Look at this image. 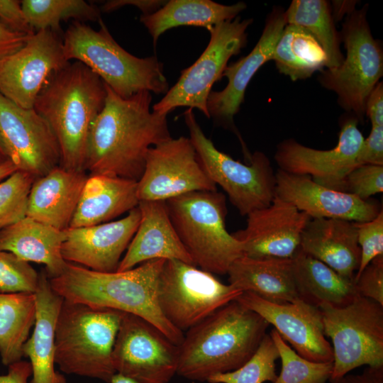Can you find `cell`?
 <instances>
[{
    "label": "cell",
    "mask_w": 383,
    "mask_h": 383,
    "mask_svg": "<svg viewBox=\"0 0 383 383\" xmlns=\"http://www.w3.org/2000/svg\"><path fill=\"white\" fill-rule=\"evenodd\" d=\"M106 87L104 106L89 136L85 171L138 182L149 149L172 138L167 115L150 111L148 91L122 98Z\"/></svg>",
    "instance_id": "6da1fadb"
},
{
    "label": "cell",
    "mask_w": 383,
    "mask_h": 383,
    "mask_svg": "<svg viewBox=\"0 0 383 383\" xmlns=\"http://www.w3.org/2000/svg\"><path fill=\"white\" fill-rule=\"evenodd\" d=\"M165 260H151L128 270L111 272L67 262L62 272L49 281L53 291L65 300L140 316L179 345L183 332L167 320L158 302V279Z\"/></svg>",
    "instance_id": "7a4b0ae2"
},
{
    "label": "cell",
    "mask_w": 383,
    "mask_h": 383,
    "mask_svg": "<svg viewBox=\"0 0 383 383\" xmlns=\"http://www.w3.org/2000/svg\"><path fill=\"white\" fill-rule=\"evenodd\" d=\"M270 324L236 300L187 331L179 346L177 374L207 381L235 370L254 355Z\"/></svg>",
    "instance_id": "3957f363"
},
{
    "label": "cell",
    "mask_w": 383,
    "mask_h": 383,
    "mask_svg": "<svg viewBox=\"0 0 383 383\" xmlns=\"http://www.w3.org/2000/svg\"><path fill=\"white\" fill-rule=\"evenodd\" d=\"M106 95L101 79L74 61L55 73L37 96L33 109L46 121L57 140L62 167L86 172L90 131Z\"/></svg>",
    "instance_id": "277c9868"
},
{
    "label": "cell",
    "mask_w": 383,
    "mask_h": 383,
    "mask_svg": "<svg viewBox=\"0 0 383 383\" xmlns=\"http://www.w3.org/2000/svg\"><path fill=\"white\" fill-rule=\"evenodd\" d=\"M99 22L97 30L84 22L72 23L62 40L66 59L84 64L122 98L141 91L165 94L169 84L157 57L140 58L129 53L113 39L101 18Z\"/></svg>",
    "instance_id": "5b68a950"
},
{
    "label": "cell",
    "mask_w": 383,
    "mask_h": 383,
    "mask_svg": "<svg viewBox=\"0 0 383 383\" xmlns=\"http://www.w3.org/2000/svg\"><path fill=\"white\" fill-rule=\"evenodd\" d=\"M123 312L64 299L55 327V362L68 374L109 383L112 353Z\"/></svg>",
    "instance_id": "8992f818"
},
{
    "label": "cell",
    "mask_w": 383,
    "mask_h": 383,
    "mask_svg": "<svg viewBox=\"0 0 383 383\" xmlns=\"http://www.w3.org/2000/svg\"><path fill=\"white\" fill-rule=\"evenodd\" d=\"M172 223L195 265L225 274L243 255V245L226 228V197L217 191H196L165 201Z\"/></svg>",
    "instance_id": "52a82bcc"
},
{
    "label": "cell",
    "mask_w": 383,
    "mask_h": 383,
    "mask_svg": "<svg viewBox=\"0 0 383 383\" xmlns=\"http://www.w3.org/2000/svg\"><path fill=\"white\" fill-rule=\"evenodd\" d=\"M189 139L198 160L211 180L226 192L240 214L269 206L275 197L276 178L270 160L262 152L251 155L250 164L233 160L218 150L204 133L192 109L184 113Z\"/></svg>",
    "instance_id": "ba28073f"
},
{
    "label": "cell",
    "mask_w": 383,
    "mask_h": 383,
    "mask_svg": "<svg viewBox=\"0 0 383 383\" xmlns=\"http://www.w3.org/2000/svg\"><path fill=\"white\" fill-rule=\"evenodd\" d=\"M367 5L350 13L340 33L346 56L335 68L321 71L318 82L334 91L340 106L362 121L367 99L383 75V52L367 20Z\"/></svg>",
    "instance_id": "9c48e42d"
},
{
    "label": "cell",
    "mask_w": 383,
    "mask_h": 383,
    "mask_svg": "<svg viewBox=\"0 0 383 383\" xmlns=\"http://www.w3.org/2000/svg\"><path fill=\"white\" fill-rule=\"evenodd\" d=\"M318 309L325 336L333 343L331 382L362 365L383 366V306L358 296L345 306Z\"/></svg>",
    "instance_id": "30bf717a"
},
{
    "label": "cell",
    "mask_w": 383,
    "mask_h": 383,
    "mask_svg": "<svg viewBox=\"0 0 383 383\" xmlns=\"http://www.w3.org/2000/svg\"><path fill=\"white\" fill-rule=\"evenodd\" d=\"M242 293L213 274L178 260H165L158 279L160 308L167 320L182 332Z\"/></svg>",
    "instance_id": "8fae6325"
},
{
    "label": "cell",
    "mask_w": 383,
    "mask_h": 383,
    "mask_svg": "<svg viewBox=\"0 0 383 383\" xmlns=\"http://www.w3.org/2000/svg\"><path fill=\"white\" fill-rule=\"evenodd\" d=\"M252 18L224 21L210 30L209 43L196 61L181 72L176 84L152 106V111L167 115L179 106L198 109L210 118L207 100L213 84L222 77L229 59L246 45Z\"/></svg>",
    "instance_id": "7c38bea8"
},
{
    "label": "cell",
    "mask_w": 383,
    "mask_h": 383,
    "mask_svg": "<svg viewBox=\"0 0 383 383\" xmlns=\"http://www.w3.org/2000/svg\"><path fill=\"white\" fill-rule=\"evenodd\" d=\"M112 360L116 373L138 383H168L177 373L179 346L149 321L123 312Z\"/></svg>",
    "instance_id": "4fadbf2b"
},
{
    "label": "cell",
    "mask_w": 383,
    "mask_h": 383,
    "mask_svg": "<svg viewBox=\"0 0 383 383\" xmlns=\"http://www.w3.org/2000/svg\"><path fill=\"white\" fill-rule=\"evenodd\" d=\"M69 63L58 34L37 30L22 48L0 60V93L20 107L32 109L50 77Z\"/></svg>",
    "instance_id": "5bb4252c"
},
{
    "label": "cell",
    "mask_w": 383,
    "mask_h": 383,
    "mask_svg": "<svg viewBox=\"0 0 383 383\" xmlns=\"http://www.w3.org/2000/svg\"><path fill=\"white\" fill-rule=\"evenodd\" d=\"M196 191H216L189 139L171 138L151 147L137 182L140 201H166Z\"/></svg>",
    "instance_id": "9a60e30c"
},
{
    "label": "cell",
    "mask_w": 383,
    "mask_h": 383,
    "mask_svg": "<svg viewBox=\"0 0 383 383\" xmlns=\"http://www.w3.org/2000/svg\"><path fill=\"white\" fill-rule=\"evenodd\" d=\"M0 142L17 170L36 178L60 165L57 140L35 110L24 109L0 93Z\"/></svg>",
    "instance_id": "2e32d148"
},
{
    "label": "cell",
    "mask_w": 383,
    "mask_h": 383,
    "mask_svg": "<svg viewBox=\"0 0 383 383\" xmlns=\"http://www.w3.org/2000/svg\"><path fill=\"white\" fill-rule=\"evenodd\" d=\"M353 114L341 123L337 145L330 150H317L293 139L282 141L274 155L279 170L308 175L315 182L333 189L344 192L346 176L357 165V155L364 138Z\"/></svg>",
    "instance_id": "e0dca14e"
},
{
    "label": "cell",
    "mask_w": 383,
    "mask_h": 383,
    "mask_svg": "<svg viewBox=\"0 0 383 383\" xmlns=\"http://www.w3.org/2000/svg\"><path fill=\"white\" fill-rule=\"evenodd\" d=\"M236 301L272 324L301 357L316 362H333L332 345L325 336L318 307L300 299L274 303L249 292H243Z\"/></svg>",
    "instance_id": "ac0fdd59"
},
{
    "label": "cell",
    "mask_w": 383,
    "mask_h": 383,
    "mask_svg": "<svg viewBox=\"0 0 383 383\" xmlns=\"http://www.w3.org/2000/svg\"><path fill=\"white\" fill-rule=\"evenodd\" d=\"M311 218L275 196L271 204L247 215L244 229L232 233L243 245V255L292 258Z\"/></svg>",
    "instance_id": "d6986e66"
},
{
    "label": "cell",
    "mask_w": 383,
    "mask_h": 383,
    "mask_svg": "<svg viewBox=\"0 0 383 383\" xmlns=\"http://www.w3.org/2000/svg\"><path fill=\"white\" fill-rule=\"evenodd\" d=\"M138 207L116 221L65 230L62 246L64 260L69 263L102 272H116L139 225Z\"/></svg>",
    "instance_id": "ffe728a7"
},
{
    "label": "cell",
    "mask_w": 383,
    "mask_h": 383,
    "mask_svg": "<svg viewBox=\"0 0 383 383\" xmlns=\"http://www.w3.org/2000/svg\"><path fill=\"white\" fill-rule=\"evenodd\" d=\"M275 178V196L311 218L365 222L373 219L382 209L376 204L362 200L353 194L318 184L308 175L290 174L279 169Z\"/></svg>",
    "instance_id": "44dd1931"
},
{
    "label": "cell",
    "mask_w": 383,
    "mask_h": 383,
    "mask_svg": "<svg viewBox=\"0 0 383 383\" xmlns=\"http://www.w3.org/2000/svg\"><path fill=\"white\" fill-rule=\"evenodd\" d=\"M286 25L284 11L274 7L251 52L225 68L222 77L228 79L226 87L221 91L210 92L207 100L210 118L225 126H233V117L244 101L248 85L259 69L272 60L274 47Z\"/></svg>",
    "instance_id": "7402d4cb"
},
{
    "label": "cell",
    "mask_w": 383,
    "mask_h": 383,
    "mask_svg": "<svg viewBox=\"0 0 383 383\" xmlns=\"http://www.w3.org/2000/svg\"><path fill=\"white\" fill-rule=\"evenodd\" d=\"M140 219L118 272L151 260H178L195 265L172 223L165 201H140ZM196 266V265H195Z\"/></svg>",
    "instance_id": "603a6c76"
},
{
    "label": "cell",
    "mask_w": 383,
    "mask_h": 383,
    "mask_svg": "<svg viewBox=\"0 0 383 383\" xmlns=\"http://www.w3.org/2000/svg\"><path fill=\"white\" fill-rule=\"evenodd\" d=\"M88 177L86 172L59 165L35 179L26 216L60 231L70 227Z\"/></svg>",
    "instance_id": "cb8c5ba5"
},
{
    "label": "cell",
    "mask_w": 383,
    "mask_h": 383,
    "mask_svg": "<svg viewBox=\"0 0 383 383\" xmlns=\"http://www.w3.org/2000/svg\"><path fill=\"white\" fill-rule=\"evenodd\" d=\"M299 248L342 276L355 278L361 258L356 222L311 218L301 233Z\"/></svg>",
    "instance_id": "d4e9b609"
},
{
    "label": "cell",
    "mask_w": 383,
    "mask_h": 383,
    "mask_svg": "<svg viewBox=\"0 0 383 383\" xmlns=\"http://www.w3.org/2000/svg\"><path fill=\"white\" fill-rule=\"evenodd\" d=\"M34 295V328L22 350L23 355L30 360V383H66L65 378L55 370V327L64 299L52 289L45 270L39 273Z\"/></svg>",
    "instance_id": "484cf974"
},
{
    "label": "cell",
    "mask_w": 383,
    "mask_h": 383,
    "mask_svg": "<svg viewBox=\"0 0 383 383\" xmlns=\"http://www.w3.org/2000/svg\"><path fill=\"white\" fill-rule=\"evenodd\" d=\"M137 181L88 174L69 228L98 225L138 206Z\"/></svg>",
    "instance_id": "4316f807"
},
{
    "label": "cell",
    "mask_w": 383,
    "mask_h": 383,
    "mask_svg": "<svg viewBox=\"0 0 383 383\" xmlns=\"http://www.w3.org/2000/svg\"><path fill=\"white\" fill-rule=\"evenodd\" d=\"M227 274L229 284L267 301L284 303L299 299L292 258L242 255L231 264Z\"/></svg>",
    "instance_id": "83f0119b"
},
{
    "label": "cell",
    "mask_w": 383,
    "mask_h": 383,
    "mask_svg": "<svg viewBox=\"0 0 383 383\" xmlns=\"http://www.w3.org/2000/svg\"><path fill=\"white\" fill-rule=\"evenodd\" d=\"M65 231L26 217L0 231V250L19 259L45 265L48 277L60 274L67 262L62 254Z\"/></svg>",
    "instance_id": "f1b7e54d"
},
{
    "label": "cell",
    "mask_w": 383,
    "mask_h": 383,
    "mask_svg": "<svg viewBox=\"0 0 383 383\" xmlns=\"http://www.w3.org/2000/svg\"><path fill=\"white\" fill-rule=\"evenodd\" d=\"M292 258L299 299L304 301L318 308L342 307L359 296L354 279L342 276L299 248Z\"/></svg>",
    "instance_id": "f546056e"
},
{
    "label": "cell",
    "mask_w": 383,
    "mask_h": 383,
    "mask_svg": "<svg viewBox=\"0 0 383 383\" xmlns=\"http://www.w3.org/2000/svg\"><path fill=\"white\" fill-rule=\"evenodd\" d=\"M245 9L244 2L223 5L211 0H170L155 12L142 14L140 21L155 46L159 37L170 28L192 26L209 31L218 23L235 18Z\"/></svg>",
    "instance_id": "4dcf8cb0"
},
{
    "label": "cell",
    "mask_w": 383,
    "mask_h": 383,
    "mask_svg": "<svg viewBox=\"0 0 383 383\" xmlns=\"http://www.w3.org/2000/svg\"><path fill=\"white\" fill-rule=\"evenodd\" d=\"M272 60L278 71L296 81L310 77L326 67V54L304 28L287 24L274 47Z\"/></svg>",
    "instance_id": "1f68e13d"
},
{
    "label": "cell",
    "mask_w": 383,
    "mask_h": 383,
    "mask_svg": "<svg viewBox=\"0 0 383 383\" xmlns=\"http://www.w3.org/2000/svg\"><path fill=\"white\" fill-rule=\"evenodd\" d=\"M35 319L34 294L0 293V356L9 366L21 360Z\"/></svg>",
    "instance_id": "d6a6232c"
},
{
    "label": "cell",
    "mask_w": 383,
    "mask_h": 383,
    "mask_svg": "<svg viewBox=\"0 0 383 383\" xmlns=\"http://www.w3.org/2000/svg\"><path fill=\"white\" fill-rule=\"evenodd\" d=\"M284 16L287 24L304 28L321 45L327 58L326 69L338 67L342 63L340 35L327 1L293 0L284 11Z\"/></svg>",
    "instance_id": "836d02e7"
},
{
    "label": "cell",
    "mask_w": 383,
    "mask_h": 383,
    "mask_svg": "<svg viewBox=\"0 0 383 383\" xmlns=\"http://www.w3.org/2000/svg\"><path fill=\"white\" fill-rule=\"evenodd\" d=\"M22 8L33 30L61 32L62 21L70 18L77 21H99L100 11L84 0H23Z\"/></svg>",
    "instance_id": "e575fe53"
},
{
    "label": "cell",
    "mask_w": 383,
    "mask_h": 383,
    "mask_svg": "<svg viewBox=\"0 0 383 383\" xmlns=\"http://www.w3.org/2000/svg\"><path fill=\"white\" fill-rule=\"evenodd\" d=\"M270 335L282 361V370L273 383H326L330 379L333 362H316L299 355L275 329Z\"/></svg>",
    "instance_id": "d590c367"
},
{
    "label": "cell",
    "mask_w": 383,
    "mask_h": 383,
    "mask_svg": "<svg viewBox=\"0 0 383 383\" xmlns=\"http://www.w3.org/2000/svg\"><path fill=\"white\" fill-rule=\"evenodd\" d=\"M279 353L270 334H266L250 359L238 369L210 377L209 383H263L277 379L275 362Z\"/></svg>",
    "instance_id": "8d00e7d4"
},
{
    "label": "cell",
    "mask_w": 383,
    "mask_h": 383,
    "mask_svg": "<svg viewBox=\"0 0 383 383\" xmlns=\"http://www.w3.org/2000/svg\"><path fill=\"white\" fill-rule=\"evenodd\" d=\"M35 179L16 170L0 182V231L26 217L28 196Z\"/></svg>",
    "instance_id": "74e56055"
},
{
    "label": "cell",
    "mask_w": 383,
    "mask_h": 383,
    "mask_svg": "<svg viewBox=\"0 0 383 383\" xmlns=\"http://www.w3.org/2000/svg\"><path fill=\"white\" fill-rule=\"evenodd\" d=\"M39 273L11 252L0 250V293L34 294Z\"/></svg>",
    "instance_id": "f35d334b"
},
{
    "label": "cell",
    "mask_w": 383,
    "mask_h": 383,
    "mask_svg": "<svg viewBox=\"0 0 383 383\" xmlns=\"http://www.w3.org/2000/svg\"><path fill=\"white\" fill-rule=\"evenodd\" d=\"M357 241L361 250V258L355 278L375 257L383 255V211L372 220L356 222Z\"/></svg>",
    "instance_id": "ab89813d"
},
{
    "label": "cell",
    "mask_w": 383,
    "mask_h": 383,
    "mask_svg": "<svg viewBox=\"0 0 383 383\" xmlns=\"http://www.w3.org/2000/svg\"><path fill=\"white\" fill-rule=\"evenodd\" d=\"M344 192L367 201L371 196L383 192V165H362L346 176Z\"/></svg>",
    "instance_id": "60d3db41"
},
{
    "label": "cell",
    "mask_w": 383,
    "mask_h": 383,
    "mask_svg": "<svg viewBox=\"0 0 383 383\" xmlns=\"http://www.w3.org/2000/svg\"><path fill=\"white\" fill-rule=\"evenodd\" d=\"M354 281L359 296L383 306V255L373 259Z\"/></svg>",
    "instance_id": "b9f144b4"
},
{
    "label": "cell",
    "mask_w": 383,
    "mask_h": 383,
    "mask_svg": "<svg viewBox=\"0 0 383 383\" xmlns=\"http://www.w3.org/2000/svg\"><path fill=\"white\" fill-rule=\"evenodd\" d=\"M0 22L15 32L27 35L35 33L26 19L21 1L0 0Z\"/></svg>",
    "instance_id": "7bdbcfd3"
},
{
    "label": "cell",
    "mask_w": 383,
    "mask_h": 383,
    "mask_svg": "<svg viewBox=\"0 0 383 383\" xmlns=\"http://www.w3.org/2000/svg\"><path fill=\"white\" fill-rule=\"evenodd\" d=\"M357 162V165H383V126H372L369 136L362 143Z\"/></svg>",
    "instance_id": "ee69618b"
},
{
    "label": "cell",
    "mask_w": 383,
    "mask_h": 383,
    "mask_svg": "<svg viewBox=\"0 0 383 383\" xmlns=\"http://www.w3.org/2000/svg\"><path fill=\"white\" fill-rule=\"evenodd\" d=\"M365 114L372 126H383V83L379 82L369 94L365 104Z\"/></svg>",
    "instance_id": "f6af8a7d"
},
{
    "label": "cell",
    "mask_w": 383,
    "mask_h": 383,
    "mask_svg": "<svg viewBox=\"0 0 383 383\" xmlns=\"http://www.w3.org/2000/svg\"><path fill=\"white\" fill-rule=\"evenodd\" d=\"M167 1L160 0H110L105 2L101 10L109 13L125 6H133L138 8L143 15L152 13L162 7Z\"/></svg>",
    "instance_id": "bcb514c9"
},
{
    "label": "cell",
    "mask_w": 383,
    "mask_h": 383,
    "mask_svg": "<svg viewBox=\"0 0 383 383\" xmlns=\"http://www.w3.org/2000/svg\"><path fill=\"white\" fill-rule=\"evenodd\" d=\"M28 36L13 31L0 22V60L22 48Z\"/></svg>",
    "instance_id": "7dc6e473"
},
{
    "label": "cell",
    "mask_w": 383,
    "mask_h": 383,
    "mask_svg": "<svg viewBox=\"0 0 383 383\" xmlns=\"http://www.w3.org/2000/svg\"><path fill=\"white\" fill-rule=\"evenodd\" d=\"M32 375L30 363L19 360L8 366V372L0 374V383H28Z\"/></svg>",
    "instance_id": "c3c4849f"
},
{
    "label": "cell",
    "mask_w": 383,
    "mask_h": 383,
    "mask_svg": "<svg viewBox=\"0 0 383 383\" xmlns=\"http://www.w3.org/2000/svg\"><path fill=\"white\" fill-rule=\"evenodd\" d=\"M331 383H383V366L369 367L358 374H345Z\"/></svg>",
    "instance_id": "681fc988"
},
{
    "label": "cell",
    "mask_w": 383,
    "mask_h": 383,
    "mask_svg": "<svg viewBox=\"0 0 383 383\" xmlns=\"http://www.w3.org/2000/svg\"><path fill=\"white\" fill-rule=\"evenodd\" d=\"M332 16L335 21H339L345 14L348 16L355 10V1H335L332 4Z\"/></svg>",
    "instance_id": "f907efd6"
},
{
    "label": "cell",
    "mask_w": 383,
    "mask_h": 383,
    "mask_svg": "<svg viewBox=\"0 0 383 383\" xmlns=\"http://www.w3.org/2000/svg\"><path fill=\"white\" fill-rule=\"evenodd\" d=\"M17 168L11 160L0 165V182L16 172Z\"/></svg>",
    "instance_id": "816d5d0a"
},
{
    "label": "cell",
    "mask_w": 383,
    "mask_h": 383,
    "mask_svg": "<svg viewBox=\"0 0 383 383\" xmlns=\"http://www.w3.org/2000/svg\"><path fill=\"white\" fill-rule=\"evenodd\" d=\"M109 383H138L137 382L120 374L116 373Z\"/></svg>",
    "instance_id": "f5cc1de1"
},
{
    "label": "cell",
    "mask_w": 383,
    "mask_h": 383,
    "mask_svg": "<svg viewBox=\"0 0 383 383\" xmlns=\"http://www.w3.org/2000/svg\"><path fill=\"white\" fill-rule=\"evenodd\" d=\"M9 160L1 142H0V165Z\"/></svg>",
    "instance_id": "db71d44e"
}]
</instances>
